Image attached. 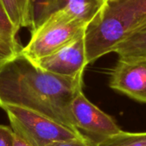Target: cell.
Masks as SVG:
<instances>
[{
	"instance_id": "cell-5",
	"label": "cell",
	"mask_w": 146,
	"mask_h": 146,
	"mask_svg": "<svg viewBox=\"0 0 146 146\" xmlns=\"http://www.w3.org/2000/svg\"><path fill=\"white\" fill-rule=\"evenodd\" d=\"M105 0H30V32L37 29L50 15L68 11L89 24L103 7Z\"/></svg>"
},
{
	"instance_id": "cell-7",
	"label": "cell",
	"mask_w": 146,
	"mask_h": 146,
	"mask_svg": "<svg viewBox=\"0 0 146 146\" xmlns=\"http://www.w3.org/2000/svg\"><path fill=\"white\" fill-rule=\"evenodd\" d=\"M71 110L76 128L80 133L98 137V141L121 131L114 119L90 102L83 92L73 101Z\"/></svg>"
},
{
	"instance_id": "cell-2",
	"label": "cell",
	"mask_w": 146,
	"mask_h": 146,
	"mask_svg": "<svg viewBox=\"0 0 146 146\" xmlns=\"http://www.w3.org/2000/svg\"><path fill=\"white\" fill-rule=\"evenodd\" d=\"M146 24V0H105L85 33L87 62L114 52L117 45Z\"/></svg>"
},
{
	"instance_id": "cell-12",
	"label": "cell",
	"mask_w": 146,
	"mask_h": 146,
	"mask_svg": "<svg viewBox=\"0 0 146 146\" xmlns=\"http://www.w3.org/2000/svg\"><path fill=\"white\" fill-rule=\"evenodd\" d=\"M96 146H146V132L120 133L104 138L98 141Z\"/></svg>"
},
{
	"instance_id": "cell-8",
	"label": "cell",
	"mask_w": 146,
	"mask_h": 146,
	"mask_svg": "<svg viewBox=\"0 0 146 146\" xmlns=\"http://www.w3.org/2000/svg\"><path fill=\"white\" fill-rule=\"evenodd\" d=\"M110 86L136 101L146 104V58L119 59L111 71Z\"/></svg>"
},
{
	"instance_id": "cell-4",
	"label": "cell",
	"mask_w": 146,
	"mask_h": 146,
	"mask_svg": "<svg viewBox=\"0 0 146 146\" xmlns=\"http://www.w3.org/2000/svg\"><path fill=\"white\" fill-rule=\"evenodd\" d=\"M2 109L7 114L14 133L33 146H47L85 135L29 110L15 106Z\"/></svg>"
},
{
	"instance_id": "cell-6",
	"label": "cell",
	"mask_w": 146,
	"mask_h": 146,
	"mask_svg": "<svg viewBox=\"0 0 146 146\" xmlns=\"http://www.w3.org/2000/svg\"><path fill=\"white\" fill-rule=\"evenodd\" d=\"M85 33L78 36L49 56L33 62L43 70L58 75L67 77L83 75L88 64Z\"/></svg>"
},
{
	"instance_id": "cell-13",
	"label": "cell",
	"mask_w": 146,
	"mask_h": 146,
	"mask_svg": "<svg viewBox=\"0 0 146 146\" xmlns=\"http://www.w3.org/2000/svg\"><path fill=\"white\" fill-rule=\"evenodd\" d=\"M47 146H96V145H92L90 139L86 135H83L82 137L75 138L69 140L55 142Z\"/></svg>"
},
{
	"instance_id": "cell-16",
	"label": "cell",
	"mask_w": 146,
	"mask_h": 146,
	"mask_svg": "<svg viewBox=\"0 0 146 146\" xmlns=\"http://www.w3.org/2000/svg\"><path fill=\"white\" fill-rule=\"evenodd\" d=\"M145 58H146V57H145Z\"/></svg>"
},
{
	"instance_id": "cell-15",
	"label": "cell",
	"mask_w": 146,
	"mask_h": 146,
	"mask_svg": "<svg viewBox=\"0 0 146 146\" xmlns=\"http://www.w3.org/2000/svg\"><path fill=\"white\" fill-rule=\"evenodd\" d=\"M15 146H33L15 133Z\"/></svg>"
},
{
	"instance_id": "cell-10",
	"label": "cell",
	"mask_w": 146,
	"mask_h": 146,
	"mask_svg": "<svg viewBox=\"0 0 146 146\" xmlns=\"http://www.w3.org/2000/svg\"><path fill=\"white\" fill-rule=\"evenodd\" d=\"M119 59L133 60L146 57V24L134 31L115 48Z\"/></svg>"
},
{
	"instance_id": "cell-14",
	"label": "cell",
	"mask_w": 146,
	"mask_h": 146,
	"mask_svg": "<svg viewBox=\"0 0 146 146\" xmlns=\"http://www.w3.org/2000/svg\"><path fill=\"white\" fill-rule=\"evenodd\" d=\"M0 146H15V133L11 127L0 125Z\"/></svg>"
},
{
	"instance_id": "cell-9",
	"label": "cell",
	"mask_w": 146,
	"mask_h": 146,
	"mask_svg": "<svg viewBox=\"0 0 146 146\" xmlns=\"http://www.w3.org/2000/svg\"><path fill=\"white\" fill-rule=\"evenodd\" d=\"M18 32L0 0V66L21 52L22 48L17 40Z\"/></svg>"
},
{
	"instance_id": "cell-1",
	"label": "cell",
	"mask_w": 146,
	"mask_h": 146,
	"mask_svg": "<svg viewBox=\"0 0 146 146\" xmlns=\"http://www.w3.org/2000/svg\"><path fill=\"white\" fill-rule=\"evenodd\" d=\"M82 87L83 75L67 77L43 70L21 50L0 66V108L29 110L77 132L71 107Z\"/></svg>"
},
{
	"instance_id": "cell-3",
	"label": "cell",
	"mask_w": 146,
	"mask_h": 146,
	"mask_svg": "<svg viewBox=\"0 0 146 146\" xmlns=\"http://www.w3.org/2000/svg\"><path fill=\"white\" fill-rule=\"evenodd\" d=\"M87 25L68 11L55 13L31 32L30 40L21 53L32 61L49 56L86 33Z\"/></svg>"
},
{
	"instance_id": "cell-11",
	"label": "cell",
	"mask_w": 146,
	"mask_h": 146,
	"mask_svg": "<svg viewBox=\"0 0 146 146\" xmlns=\"http://www.w3.org/2000/svg\"><path fill=\"white\" fill-rule=\"evenodd\" d=\"M9 18L20 30L30 27V0H1Z\"/></svg>"
}]
</instances>
